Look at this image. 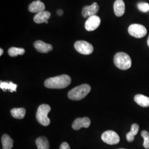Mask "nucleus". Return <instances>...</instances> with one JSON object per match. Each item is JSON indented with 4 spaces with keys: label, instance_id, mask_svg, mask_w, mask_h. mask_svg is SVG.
I'll use <instances>...</instances> for the list:
<instances>
[{
    "label": "nucleus",
    "instance_id": "f257e3e1",
    "mask_svg": "<svg viewBox=\"0 0 149 149\" xmlns=\"http://www.w3.org/2000/svg\"><path fill=\"white\" fill-rule=\"evenodd\" d=\"M71 82V79L69 75L61 74L47 79L45 81L44 85L48 88L62 89L67 87Z\"/></svg>",
    "mask_w": 149,
    "mask_h": 149
},
{
    "label": "nucleus",
    "instance_id": "f03ea898",
    "mask_svg": "<svg viewBox=\"0 0 149 149\" xmlns=\"http://www.w3.org/2000/svg\"><path fill=\"white\" fill-rule=\"evenodd\" d=\"M91 87L88 84L78 86L71 90L68 93V97L74 101H80L84 98L90 92Z\"/></svg>",
    "mask_w": 149,
    "mask_h": 149
},
{
    "label": "nucleus",
    "instance_id": "7ed1b4c3",
    "mask_svg": "<svg viewBox=\"0 0 149 149\" xmlns=\"http://www.w3.org/2000/svg\"><path fill=\"white\" fill-rule=\"evenodd\" d=\"M114 63L118 69L126 70L132 66V59L129 55L123 52H119L114 57Z\"/></svg>",
    "mask_w": 149,
    "mask_h": 149
},
{
    "label": "nucleus",
    "instance_id": "20e7f679",
    "mask_svg": "<svg viewBox=\"0 0 149 149\" xmlns=\"http://www.w3.org/2000/svg\"><path fill=\"white\" fill-rule=\"evenodd\" d=\"M51 111L49 105L43 104L38 107L36 114V118L38 122L43 126H48L50 123V120L48 118V114Z\"/></svg>",
    "mask_w": 149,
    "mask_h": 149
},
{
    "label": "nucleus",
    "instance_id": "39448f33",
    "mask_svg": "<svg viewBox=\"0 0 149 149\" xmlns=\"http://www.w3.org/2000/svg\"><path fill=\"white\" fill-rule=\"evenodd\" d=\"M129 34L136 38H142L147 34V30L144 26L139 24H131L128 28Z\"/></svg>",
    "mask_w": 149,
    "mask_h": 149
},
{
    "label": "nucleus",
    "instance_id": "423d86ee",
    "mask_svg": "<svg viewBox=\"0 0 149 149\" xmlns=\"http://www.w3.org/2000/svg\"><path fill=\"white\" fill-rule=\"evenodd\" d=\"M74 47L77 52L83 55H90L93 52V47L92 45L84 40L76 42L74 43Z\"/></svg>",
    "mask_w": 149,
    "mask_h": 149
},
{
    "label": "nucleus",
    "instance_id": "0eeeda50",
    "mask_svg": "<svg viewBox=\"0 0 149 149\" xmlns=\"http://www.w3.org/2000/svg\"><path fill=\"white\" fill-rule=\"evenodd\" d=\"M102 141L109 145L117 144L120 141V138L117 133L112 130H107L102 134Z\"/></svg>",
    "mask_w": 149,
    "mask_h": 149
},
{
    "label": "nucleus",
    "instance_id": "6e6552de",
    "mask_svg": "<svg viewBox=\"0 0 149 149\" xmlns=\"http://www.w3.org/2000/svg\"><path fill=\"white\" fill-rule=\"evenodd\" d=\"M101 19L98 16L94 15L91 16L86 20L85 24L86 29L87 31H93L100 26Z\"/></svg>",
    "mask_w": 149,
    "mask_h": 149
},
{
    "label": "nucleus",
    "instance_id": "1a4fd4ad",
    "mask_svg": "<svg viewBox=\"0 0 149 149\" xmlns=\"http://www.w3.org/2000/svg\"><path fill=\"white\" fill-rule=\"evenodd\" d=\"M100 7L98 5L94 2L90 6H86L82 11V15L84 18H88L91 16L96 15L99 11Z\"/></svg>",
    "mask_w": 149,
    "mask_h": 149
},
{
    "label": "nucleus",
    "instance_id": "9d476101",
    "mask_svg": "<svg viewBox=\"0 0 149 149\" xmlns=\"http://www.w3.org/2000/svg\"><path fill=\"white\" fill-rule=\"evenodd\" d=\"M91 125V120L88 117L78 118L76 119L72 124V127L76 130L81 128H88Z\"/></svg>",
    "mask_w": 149,
    "mask_h": 149
},
{
    "label": "nucleus",
    "instance_id": "9b49d317",
    "mask_svg": "<svg viewBox=\"0 0 149 149\" xmlns=\"http://www.w3.org/2000/svg\"><path fill=\"white\" fill-rule=\"evenodd\" d=\"M34 46L38 52L42 53H47L53 50V46L51 44L44 43L41 40H37L34 44Z\"/></svg>",
    "mask_w": 149,
    "mask_h": 149
},
{
    "label": "nucleus",
    "instance_id": "f8f14e48",
    "mask_svg": "<svg viewBox=\"0 0 149 149\" xmlns=\"http://www.w3.org/2000/svg\"><path fill=\"white\" fill-rule=\"evenodd\" d=\"M51 16V14L48 11H42L37 13L33 18V20L35 23L37 24H40L43 23H45L48 24V20Z\"/></svg>",
    "mask_w": 149,
    "mask_h": 149
},
{
    "label": "nucleus",
    "instance_id": "ddd939ff",
    "mask_svg": "<svg viewBox=\"0 0 149 149\" xmlns=\"http://www.w3.org/2000/svg\"><path fill=\"white\" fill-rule=\"evenodd\" d=\"M114 12L116 16L122 17L125 13V6L123 0H116L114 3Z\"/></svg>",
    "mask_w": 149,
    "mask_h": 149
},
{
    "label": "nucleus",
    "instance_id": "4468645a",
    "mask_svg": "<svg viewBox=\"0 0 149 149\" xmlns=\"http://www.w3.org/2000/svg\"><path fill=\"white\" fill-rule=\"evenodd\" d=\"M45 8V5L40 0L33 1L28 7L29 11L32 13H39L44 11Z\"/></svg>",
    "mask_w": 149,
    "mask_h": 149
},
{
    "label": "nucleus",
    "instance_id": "2eb2a0df",
    "mask_svg": "<svg viewBox=\"0 0 149 149\" xmlns=\"http://www.w3.org/2000/svg\"><path fill=\"white\" fill-rule=\"evenodd\" d=\"M134 101L139 105L143 107H149V97L143 95H136L134 97Z\"/></svg>",
    "mask_w": 149,
    "mask_h": 149
},
{
    "label": "nucleus",
    "instance_id": "dca6fc26",
    "mask_svg": "<svg viewBox=\"0 0 149 149\" xmlns=\"http://www.w3.org/2000/svg\"><path fill=\"white\" fill-rule=\"evenodd\" d=\"M26 109L24 108H15L11 110V115L16 119H22L26 116Z\"/></svg>",
    "mask_w": 149,
    "mask_h": 149
},
{
    "label": "nucleus",
    "instance_id": "f3484780",
    "mask_svg": "<svg viewBox=\"0 0 149 149\" xmlns=\"http://www.w3.org/2000/svg\"><path fill=\"white\" fill-rule=\"evenodd\" d=\"M2 149H11L13 146V140L7 134H4L1 138Z\"/></svg>",
    "mask_w": 149,
    "mask_h": 149
},
{
    "label": "nucleus",
    "instance_id": "a211bd4d",
    "mask_svg": "<svg viewBox=\"0 0 149 149\" xmlns=\"http://www.w3.org/2000/svg\"><path fill=\"white\" fill-rule=\"evenodd\" d=\"M38 149H49V143L45 136H40L36 141Z\"/></svg>",
    "mask_w": 149,
    "mask_h": 149
},
{
    "label": "nucleus",
    "instance_id": "6ab92c4d",
    "mask_svg": "<svg viewBox=\"0 0 149 149\" xmlns=\"http://www.w3.org/2000/svg\"><path fill=\"white\" fill-rule=\"evenodd\" d=\"M17 87V85L13 84L12 82H2L0 83V88L6 91V90H10L11 92L16 91Z\"/></svg>",
    "mask_w": 149,
    "mask_h": 149
},
{
    "label": "nucleus",
    "instance_id": "aec40b11",
    "mask_svg": "<svg viewBox=\"0 0 149 149\" xmlns=\"http://www.w3.org/2000/svg\"><path fill=\"white\" fill-rule=\"evenodd\" d=\"M8 54L11 57H15L18 55H22L25 53V50L23 48L12 47L8 50Z\"/></svg>",
    "mask_w": 149,
    "mask_h": 149
},
{
    "label": "nucleus",
    "instance_id": "412c9836",
    "mask_svg": "<svg viewBox=\"0 0 149 149\" xmlns=\"http://www.w3.org/2000/svg\"><path fill=\"white\" fill-rule=\"evenodd\" d=\"M141 136L144 139L143 146L145 149H149V133L146 130H143L141 133Z\"/></svg>",
    "mask_w": 149,
    "mask_h": 149
},
{
    "label": "nucleus",
    "instance_id": "4be33fe9",
    "mask_svg": "<svg viewBox=\"0 0 149 149\" xmlns=\"http://www.w3.org/2000/svg\"><path fill=\"white\" fill-rule=\"evenodd\" d=\"M138 8L143 12H147L149 11V4L146 2H139L138 3Z\"/></svg>",
    "mask_w": 149,
    "mask_h": 149
},
{
    "label": "nucleus",
    "instance_id": "5701e85b",
    "mask_svg": "<svg viewBox=\"0 0 149 149\" xmlns=\"http://www.w3.org/2000/svg\"><path fill=\"white\" fill-rule=\"evenodd\" d=\"M139 129V127L138 124L134 123L133 124H132V125L131 127L130 132L134 135H136L138 133Z\"/></svg>",
    "mask_w": 149,
    "mask_h": 149
},
{
    "label": "nucleus",
    "instance_id": "b1692460",
    "mask_svg": "<svg viewBox=\"0 0 149 149\" xmlns=\"http://www.w3.org/2000/svg\"><path fill=\"white\" fill-rule=\"evenodd\" d=\"M126 136H127V140L129 142H132V141H133V140H134L135 135L130 132L127 134Z\"/></svg>",
    "mask_w": 149,
    "mask_h": 149
},
{
    "label": "nucleus",
    "instance_id": "393cba45",
    "mask_svg": "<svg viewBox=\"0 0 149 149\" xmlns=\"http://www.w3.org/2000/svg\"><path fill=\"white\" fill-rule=\"evenodd\" d=\"M59 149H70V147L68 143L64 142L61 144Z\"/></svg>",
    "mask_w": 149,
    "mask_h": 149
},
{
    "label": "nucleus",
    "instance_id": "a878e982",
    "mask_svg": "<svg viewBox=\"0 0 149 149\" xmlns=\"http://www.w3.org/2000/svg\"><path fill=\"white\" fill-rule=\"evenodd\" d=\"M63 13H64V12H63V10H59L57 12V14L58 15V16H62L63 15Z\"/></svg>",
    "mask_w": 149,
    "mask_h": 149
},
{
    "label": "nucleus",
    "instance_id": "bb28decb",
    "mask_svg": "<svg viewBox=\"0 0 149 149\" xmlns=\"http://www.w3.org/2000/svg\"><path fill=\"white\" fill-rule=\"evenodd\" d=\"M3 53V50L2 48H1L0 49V56H1Z\"/></svg>",
    "mask_w": 149,
    "mask_h": 149
},
{
    "label": "nucleus",
    "instance_id": "cd10ccee",
    "mask_svg": "<svg viewBox=\"0 0 149 149\" xmlns=\"http://www.w3.org/2000/svg\"><path fill=\"white\" fill-rule=\"evenodd\" d=\"M147 43H148V45L149 46V37H148V41H147Z\"/></svg>",
    "mask_w": 149,
    "mask_h": 149
},
{
    "label": "nucleus",
    "instance_id": "c85d7f7f",
    "mask_svg": "<svg viewBox=\"0 0 149 149\" xmlns=\"http://www.w3.org/2000/svg\"></svg>",
    "mask_w": 149,
    "mask_h": 149
}]
</instances>
